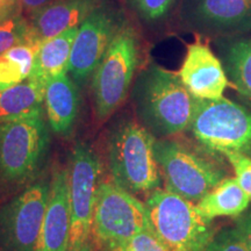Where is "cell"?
I'll use <instances>...</instances> for the list:
<instances>
[{
	"label": "cell",
	"instance_id": "11",
	"mask_svg": "<svg viewBox=\"0 0 251 251\" xmlns=\"http://www.w3.org/2000/svg\"><path fill=\"white\" fill-rule=\"evenodd\" d=\"M69 166V205L71 214L70 249L74 251L89 242L101 164L85 143H77Z\"/></svg>",
	"mask_w": 251,
	"mask_h": 251
},
{
	"label": "cell",
	"instance_id": "27",
	"mask_svg": "<svg viewBox=\"0 0 251 251\" xmlns=\"http://www.w3.org/2000/svg\"><path fill=\"white\" fill-rule=\"evenodd\" d=\"M235 226L240 229L251 250V208H248L242 215L237 216L235 220Z\"/></svg>",
	"mask_w": 251,
	"mask_h": 251
},
{
	"label": "cell",
	"instance_id": "7",
	"mask_svg": "<svg viewBox=\"0 0 251 251\" xmlns=\"http://www.w3.org/2000/svg\"><path fill=\"white\" fill-rule=\"evenodd\" d=\"M155 155L166 190L190 201L198 202L228 177L214 155H203L171 137L156 140Z\"/></svg>",
	"mask_w": 251,
	"mask_h": 251
},
{
	"label": "cell",
	"instance_id": "28",
	"mask_svg": "<svg viewBox=\"0 0 251 251\" xmlns=\"http://www.w3.org/2000/svg\"><path fill=\"white\" fill-rule=\"evenodd\" d=\"M50 1H52V0H20V4L23 11L29 15L36 12L37 9L42 8L43 6L49 4Z\"/></svg>",
	"mask_w": 251,
	"mask_h": 251
},
{
	"label": "cell",
	"instance_id": "21",
	"mask_svg": "<svg viewBox=\"0 0 251 251\" xmlns=\"http://www.w3.org/2000/svg\"><path fill=\"white\" fill-rule=\"evenodd\" d=\"M36 48L19 45L0 55V91L23 83L29 77Z\"/></svg>",
	"mask_w": 251,
	"mask_h": 251
},
{
	"label": "cell",
	"instance_id": "18",
	"mask_svg": "<svg viewBox=\"0 0 251 251\" xmlns=\"http://www.w3.org/2000/svg\"><path fill=\"white\" fill-rule=\"evenodd\" d=\"M213 41L234 89L251 100V34Z\"/></svg>",
	"mask_w": 251,
	"mask_h": 251
},
{
	"label": "cell",
	"instance_id": "24",
	"mask_svg": "<svg viewBox=\"0 0 251 251\" xmlns=\"http://www.w3.org/2000/svg\"><path fill=\"white\" fill-rule=\"evenodd\" d=\"M100 249L102 251H168L151 228L140 231L134 236L119 242L106 244Z\"/></svg>",
	"mask_w": 251,
	"mask_h": 251
},
{
	"label": "cell",
	"instance_id": "3",
	"mask_svg": "<svg viewBox=\"0 0 251 251\" xmlns=\"http://www.w3.org/2000/svg\"><path fill=\"white\" fill-rule=\"evenodd\" d=\"M43 113L0 122V186L18 188L39 176L49 151Z\"/></svg>",
	"mask_w": 251,
	"mask_h": 251
},
{
	"label": "cell",
	"instance_id": "6",
	"mask_svg": "<svg viewBox=\"0 0 251 251\" xmlns=\"http://www.w3.org/2000/svg\"><path fill=\"white\" fill-rule=\"evenodd\" d=\"M187 129L205 151L214 156L230 151L248 155L251 150V112L225 97L196 99Z\"/></svg>",
	"mask_w": 251,
	"mask_h": 251
},
{
	"label": "cell",
	"instance_id": "12",
	"mask_svg": "<svg viewBox=\"0 0 251 251\" xmlns=\"http://www.w3.org/2000/svg\"><path fill=\"white\" fill-rule=\"evenodd\" d=\"M176 19L205 39L246 35L251 34V0H180Z\"/></svg>",
	"mask_w": 251,
	"mask_h": 251
},
{
	"label": "cell",
	"instance_id": "25",
	"mask_svg": "<svg viewBox=\"0 0 251 251\" xmlns=\"http://www.w3.org/2000/svg\"><path fill=\"white\" fill-rule=\"evenodd\" d=\"M206 251H251L246 238L236 226L220 229L212 238Z\"/></svg>",
	"mask_w": 251,
	"mask_h": 251
},
{
	"label": "cell",
	"instance_id": "5",
	"mask_svg": "<svg viewBox=\"0 0 251 251\" xmlns=\"http://www.w3.org/2000/svg\"><path fill=\"white\" fill-rule=\"evenodd\" d=\"M140 35L126 21L92 76L94 109L98 120L108 119L124 103L140 63Z\"/></svg>",
	"mask_w": 251,
	"mask_h": 251
},
{
	"label": "cell",
	"instance_id": "14",
	"mask_svg": "<svg viewBox=\"0 0 251 251\" xmlns=\"http://www.w3.org/2000/svg\"><path fill=\"white\" fill-rule=\"evenodd\" d=\"M70 235L69 169L58 168L50 179L48 206L34 251H69Z\"/></svg>",
	"mask_w": 251,
	"mask_h": 251
},
{
	"label": "cell",
	"instance_id": "29",
	"mask_svg": "<svg viewBox=\"0 0 251 251\" xmlns=\"http://www.w3.org/2000/svg\"><path fill=\"white\" fill-rule=\"evenodd\" d=\"M74 251H96V249H94V247L92 246V244H90L89 242L84 244V246H81L80 248H78V249L74 250Z\"/></svg>",
	"mask_w": 251,
	"mask_h": 251
},
{
	"label": "cell",
	"instance_id": "2",
	"mask_svg": "<svg viewBox=\"0 0 251 251\" xmlns=\"http://www.w3.org/2000/svg\"><path fill=\"white\" fill-rule=\"evenodd\" d=\"M156 137L134 121L115 126L108 140L109 169L115 184L137 194L151 193L162 185L155 155Z\"/></svg>",
	"mask_w": 251,
	"mask_h": 251
},
{
	"label": "cell",
	"instance_id": "30",
	"mask_svg": "<svg viewBox=\"0 0 251 251\" xmlns=\"http://www.w3.org/2000/svg\"><path fill=\"white\" fill-rule=\"evenodd\" d=\"M248 155H249V156H251V150H250V152H249V153H248Z\"/></svg>",
	"mask_w": 251,
	"mask_h": 251
},
{
	"label": "cell",
	"instance_id": "15",
	"mask_svg": "<svg viewBox=\"0 0 251 251\" xmlns=\"http://www.w3.org/2000/svg\"><path fill=\"white\" fill-rule=\"evenodd\" d=\"M101 2L102 0H52L29 14L28 45L37 48L43 41L80 26Z\"/></svg>",
	"mask_w": 251,
	"mask_h": 251
},
{
	"label": "cell",
	"instance_id": "9",
	"mask_svg": "<svg viewBox=\"0 0 251 251\" xmlns=\"http://www.w3.org/2000/svg\"><path fill=\"white\" fill-rule=\"evenodd\" d=\"M50 180L33 181L0 206V251H34L49 200Z\"/></svg>",
	"mask_w": 251,
	"mask_h": 251
},
{
	"label": "cell",
	"instance_id": "26",
	"mask_svg": "<svg viewBox=\"0 0 251 251\" xmlns=\"http://www.w3.org/2000/svg\"><path fill=\"white\" fill-rule=\"evenodd\" d=\"M224 157L233 169L235 178L251 202V156L242 152H227Z\"/></svg>",
	"mask_w": 251,
	"mask_h": 251
},
{
	"label": "cell",
	"instance_id": "22",
	"mask_svg": "<svg viewBox=\"0 0 251 251\" xmlns=\"http://www.w3.org/2000/svg\"><path fill=\"white\" fill-rule=\"evenodd\" d=\"M146 26L162 27L177 15L180 0H126Z\"/></svg>",
	"mask_w": 251,
	"mask_h": 251
},
{
	"label": "cell",
	"instance_id": "1",
	"mask_svg": "<svg viewBox=\"0 0 251 251\" xmlns=\"http://www.w3.org/2000/svg\"><path fill=\"white\" fill-rule=\"evenodd\" d=\"M131 94L137 115L155 137H172L190 126L196 99L178 72L150 63L137 76Z\"/></svg>",
	"mask_w": 251,
	"mask_h": 251
},
{
	"label": "cell",
	"instance_id": "23",
	"mask_svg": "<svg viewBox=\"0 0 251 251\" xmlns=\"http://www.w3.org/2000/svg\"><path fill=\"white\" fill-rule=\"evenodd\" d=\"M29 24L23 8L12 12L0 20V55L19 45H28Z\"/></svg>",
	"mask_w": 251,
	"mask_h": 251
},
{
	"label": "cell",
	"instance_id": "20",
	"mask_svg": "<svg viewBox=\"0 0 251 251\" xmlns=\"http://www.w3.org/2000/svg\"><path fill=\"white\" fill-rule=\"evenodd\" d=\"M45 89L27 78L0 91V122L19 120L43 113Z\"/></svg>",
	"mask_w": 251,
	"mask_h": 251
},
{
	"label": "cell",
	"instance_id": "8",
	"mask_svg": "<svg viewBox=\"0 0 251 251\" xmlns=\"http://www.w3.org/2000/svg\"><path fill=\"white\" fill-rule=\"evenodd\" d=\"M150 228L146 203L115 183H100L92 219L94 242L101 248Z\"/></svg>",
	"mask_w": 251,
	"mask_h": 251
},
{
	"label": "cell",
	"instance_id": "13",
	"mask_svg": "<svg viewBox=\"0 0 251 251\" xmlns=\"http://www.w3.org/2000/svg\"><path fill=\"white\" fill-rule=\"evenodd\" d=\"M196 41L186 46V54L178 70L181 83L196 99L216 100L233 87L222 61L205 37L196 35Z\"/></svg>",
	"mask_w": 251,
	"mask_h": 251
},
{
	"label": "cell",
	"instance_id": "16",
	"mask_svg": "<svg viewBox=\"0 0 251 251\" xmlns=\"http://www.w3.org/2000/svg\"><path fill=\"white\" fill-rule=\"evenodd\" d=\"M43 103L51 130L58 136H69L79 112V92L68 72L47 81Z\"/></svg>",
	"mask_w": 251,
	"mask_h": 251
},
{
	"label": "cell",
	"instance_id": "4",
	"mask_svg": "<svg viewBox=\"0 0 251 251\" xmlns=\"http://www.w3.org/2000/svg\"><path fill=\"white\" fill-rule=\"evenodd\" d=\"M150 228L168 251H206L218 229L193 201L157 188L146 201Z\"/></svg>",
	"mask_w": 251,
	"mask_h": 251
},
{
	"label": "cell",
	"instance_id": "19",
	"mask_svg": "<svg viewBox=\"0 0 251 251\" xmlns=\"http://www.w3.org/2000/svg\"><path fill=\"white\" fill-rule=\"evenodd\" d=\"M250 199L235 177L225 178L205 197L196 202L197 208L206 219L237 218L249 208Z\"/></svg>",
	"mask_w": 251,
	"mask_h": 251
},
{
	"label": "cell",
	"instance_id": "17",
	"mask_svg": "<svg viewBox=\"0 0 251 251\" xmlns=\"http://www.w3.org/2000/svg\"><path fill=\"white\" fill-rule=\"evenodd\" d=\"M78 29L79 26L70 28L51 39L43 41L36 48L33 68L28 79L45 89L49 79L67 74Z\"/></svg>",
	"mask_w": 251,
	"mask_h": 251
},
{
	"label": "cell",
	"instance_id": "10",
	"mask_svg": "<svg viewBox=\"0 0 251 251\" xmlns=\"http://www.w3.org/2000/svg\"><path fill=\"white\" fill-rule=\"evenodd\" d=\"M127 21L125 12L111 0L102 2L79 26L72 46L68 74L78 86L92 78L103 54Z\"/></svg>",
	"mask_w": 251,
	"mask_h": 251
}]
</instances>
